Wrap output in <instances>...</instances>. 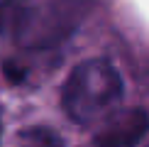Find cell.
Segmentation results:
<instances>
[{
  "mask_svg": "<svg viewBox=\"0 0 149 147\" xmlns=\"http://www.w3.org/2000/svg\"><path fill=\"white\" fill-rule=\"evenodd\" d=\"M122 93H125V83L115 64L95 57L71 69L61 91V106L73 123L88 125L103 118L122 98Z\"/></svg>",
  "mask_w": 149,
  "mask_h": 147,
  "instance_id": "1",
  "label": "cell"
},
{
  "mask_svg": "<svg viewBox=\"0 0 149 147\" xmlns=\"http://www.w3.org/2000/svg\"><path fill=\"white\" fill-rule=\"evenodd\" d=\"M78 8L81 5L76 0H47V3L29 0L27 15L15 39L34 49H47L56 44L76 29V22L81 17Z\"/></svg>",
  "mask_w": 149,
  "mask_h": 147,
  "instance_id": "2",
  "label": "cell"
},
{
  "mask_svg": "<svg viewBox=\"0 0 149 147\" xmlns=\"http://www.w3.org/2000/svg\"><path fill=\"white\" fill-rule=\"evenodd\" d=\"M149 132V115L142 108H132L115 115L95 135L98 147H137Z\"/></svg>",
  "mask_w": 149,
  "mask_h": 147,
  "instance_id": "3",
  "label": "cell"
},
{
  "mask_svg": "<svg viewBox=\"0 0 149 147\" xmlns=\"http://www.w3.org/2000/svg\"><path fill=\"white\" fill-rule=\"evenodd\" d=\"M29 0H0V34H17L27 15Z\"/></svg>",
  "mask_w": 149,
  "mask_h": 147,
  "instance_id": "4",
  "label": "cell"
},
{
  "mask_svg": "<svg viewBox=\"0 0 149 147\" xmlns=\"http://www.w3.org/2000/svg\"><path fill=\"white\" fill-rule=\"evenodd\" d=\"M15 147H64V140L49 127H29L20 132Z\"/></svg>",
  "mask_w": 149,
  "mask_h": 147,
  "instance_id": "5",
  "label": "cell"
}]
</instances>
